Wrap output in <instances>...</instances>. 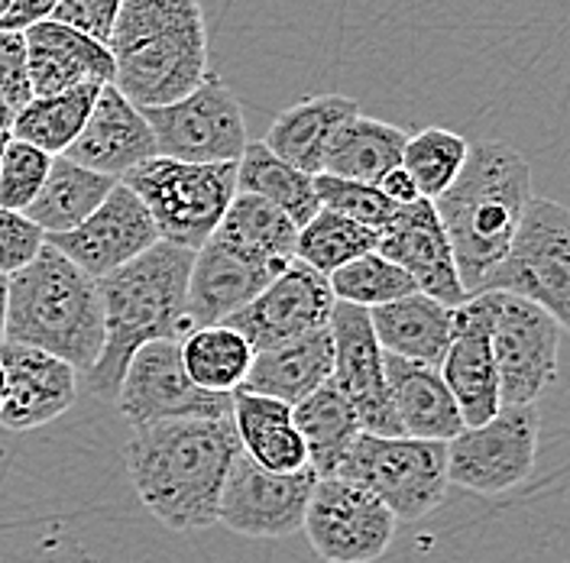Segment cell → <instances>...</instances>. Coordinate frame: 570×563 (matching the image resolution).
<instances>
[{"label":"cell","instance_id":"6da1fadb","mask_svg":"<svg viewBox=\"0 0 570 563\" xmlns=\"http://www.w3.org/2000/svg\"><path fill=\"white\" fill-rule=\"evenodd\" d=\"M240 441L230 418H166L134 427L124 447L130 483L173 531L217 525V498Z\"/></svg>","mask_w":570,"mask_h":563},{"label":"cell","instance_id":"7a4b0ae2","mask_svg":"<svg viewBox=\"0 0 570 563\" xmlns=\"http://www.w3.org/2000/svg\"><path fill=\"white\" fill-rule=\"evenodd\" d=\"M195 249L156 240L137 259L98 279L105 308V347L85 373L91 395L110 398L124 379L134 350L146 340H181L191 330L185 315L188 273Z\"/></svg>","mask_w":570,"mask_h":563},{"label":"cell","instance_id":"3957f363","mask_svg":"<svg viewBox=\"0 0 570 563\" xmlns=\"http://www.w3.org/2000/svg\"><path fill=\"white\" fill-rule=\"evenodd\" d=\"M532 198V169L505 142L466 149L458 178L431 201L454 249L463 292L473 295L509 247Z\"/></svg>","mask_w":570,"mask_h":563},{"label":"cell","instance_id":"277c9868","mask_svg":"<svg viewBox=\"0 0 570 563\" xmlns=\"http://www.w3.org/2000/svg\"><path fill=\"white\" fill-rule=\"evenodd\" d=\"M107 49L117 91L137 107L178 101L212 71L198 0H120Z\"/></svg>","mask_w":570,"mask_h":563},{"label":"cell","instance_id":"5b68a950","mask_svg":"<svg viewBox=\"0 0 570 563\" xmlns=\"http://www.w3.org/2000/svg\"><path fill=\"white\" fill-rule=\"evenodd\" d=\"M3 340L39 347L88 373L105 347L98 279L52 244H42L27 266L7 276Z\"/></svg>","mask_w":570,"mask_h":563},{"label":"cell","instance_id":"8992f818","mask_svg":"<svg viewBox=\"0 0 570 563\" xmlns=\"http://www.w3.org/2000/svg\"><path fill=\"white\" fill-rule=\"evenodd\" d=\"M120 181H127L146 205L159 240L198 249L237 191V162H185L156 152Z\"/></svg>","mask_w":570,"mask_h":563},{"label":"cell","instance_id":"52a82bcc","mask_svg":"<svg viewBox=\"0 0 570 563\" xmlns=\"http://www.w3.org/2000/svg\"><path fill=\"white\" fill-rule=\"evenodd\" d=\"M337 476L376 495L399 522H422L448 495V447L409 434L360 431Z\"/></svg>","mask_w":570,"mask_h":563},{"label":"cell","instance_id":"ba28073f","mask_svg":"<svg viewBox=\"0 0 570 563\" xmlns=\"http://www.w3.org/2000/svg\"><path fill=\"white\" fill-rule=\"evenodd\" d=\"M483 288L529 298L570 324V214L551 198H529L522 220Z\"/></svg>","mask_w":570,"mask_h":563},{"label":"cell","instance_id":"9c48e42d","mask_svg":"<svg viewBox=\"0 0 570 563\" xmlns=\"http://www.w3.org/2000/svg\"><path fill=\"white\" fill-rule=\"evenodd\" d=\"M541 418L534 405H499L483 424H463L444 441L448 480L466 493L497 498L519 490L538 460Z\"/></svg>","mask_w":570,"mask_h":563},{"label":"cell","instance_id":"30bf717a","mask_svg":"<svg viewBox=\"0 0 570 563\" xmlns=\"http://www.w3.org/2000/svg\"><path fill=\"white\" fill-rule=\"evenodd\" d=\"M142 113L159 156L185 162H237L249 142L244 107L212 71L178 101L142 107Z\"/></svg>","mask_w":570,"mask_h":563},{"label":"cell","instance_id":"8fae6325","mask_svg":"<svg viewBox=\"0 0 570 563\" xmlns=\"http://www.w3.org/2000/svg\"><path fill=\"white\" fill-rule=\"evenodd\" d=\"M493 292V359L502 405H534L558 376L564 324L529 298Z\"/></svg>","mask_w":570,"mask_h":563},{"label":"cell","instance_id":"7c38bea8","mask_svg":"<svg viewBox=\"0 0 570 563\" xmlns=\"http://www.w3.org/2000/svg\"><path fill=\"white\" fill-rule=\"evenodd\" d=\"M399 518L354 480L318 476L302 531L324 563H373L395 541Z\"/></svg>","mask_w":570,"mask_h":563},{"label":"cell","instance_id":"4fadbf2b","mask_svg":"<svg viewBox=\"0 0 570 563\" xmlns=\"http://www.w3.org/2000/svg\"><path fill=\"white\" fill-rule=\"evenodd\" d=\"M120 415L134 427L166 418H230L234 392H212L191 383L181 366L178 340L140 344L114 395Z\"/></svg>","mask_w":570,"mask_h":563},{"label":"cell","instance_id":"5bb4252c","mask_svg":"<svg viewBox=\"0 0 570 563\" xmlns=\"http://www.w3.org/2000/svg\"><path fill=\"white\" fill-rule=\"evenodd\" d=\"M315 480L312 466L276 473L237 451L220 486L217 522L244 537H292L302 531Z\"/></svg>","mask_w":570,"mask_h":563},{"label":"cell","instance_id":"9a60e30c","mask_svg":"<svg viewBox=\"0 0 570 563\" xmlns=\"http://www.w3.org/2000/svg\"><path fill=\"white\" fill-rule=\"evenodd\" d=\"M334 295L327 276L302 259H292L279 276L266 282L244 308H237L224 324L240 330L253 350H266L327 324Z\"/></svg>","mask_w":570,"mask_h":563},{"label":"cell","instance_id":"2e32d148","mask_svg":"<svg viewBox=\"0 0 570 563\" xmlns=\"http://www.w3.org/2000/svg\"><path fill=\"white\" fill-rule=\"evenodd\" d=\"M327 330L334 347L331 383L354 405L360 427L370 434H402L392 412L390 386L383 373V347L373 334L370 312L360 305L334 302Z\"/></svg>","mask_w":570,"mask_h":563},{"label":"cell","instance_id":"e0dca14e","mask_svg":"<svg viewBox=\"0 0 570 563\" xmlns=\"http://www.w3.org/2000/svg\"><path fill=\"white\" fill-rule=\"evenodd\" d=\"M156 240H159L156 224L127 181H114L105 201L78 227L46 237V244L66 253L75 266H81L95 279L137 259L142 249H149Z\"/></svg>","mask_w":570,"mask_h":563},{"label":"cell","instance_id":"ac0fdd59","mask_svg":"<svg viewBox=\"0 0 570 563\" xmlns=\"http://www.w3.org/2000/svg\"><path fill=\"white\" fill-rule=\"evenodd\" d=\"M490 330H493V292L483 288L466 295L454 308L451 344L438 363L441 379L448 383L461 408L463 424H483L502 405Z\"/></svg>","mask_w":570,"mask_h":563},{"label":"cell","instance_id":"d6986e66","mask_svg":"<svg viewBox=\"0 0 570 563\" xmlns=\"http://www.w3.org/2000/svg\"><path fill=\"white\" fill-rule=\"evenodd\" d=\"M376 253L402 266L412 276L415 288L438 298L441 305L458 308L466 298L454 249L448 244V234L428 198L395 208L390 224L376 230Z\"/></svg>","mask_w":570,"mask_h":563},{"label":"cell","instance_id":"ffe728a7","mask_svg":"<svg viewBox=\"0 0 570 563\" xmlns=\"http://www.w3.org/2000/svg\"><path fill=\"white\" fill-rule=\"evenodd\" d=\"M3 405L0 424L7 431H36L62 418L78 398V369L52 353L3 340Z\"/></svg>","mask_w":570,"mask_h":563},{"label":"cell","instance_id":"44dd1931","mask_svg":"<svg viewBox=\"0 0 570 563\" xmlns=\"http://www.w3.org/2000/svg\"><path fill=\"white\" fill-rule=\"evenodd\" d=\"M62 156L120 181L142 159L156 156V137L142 107L120 95L117 85H101L85 127Z\"/></svg>","mask_w":570,"mask_h":563},{"label":"cell","instance_id":"7402d4cb","mask_svg":"<svg viewBox=\"0 0 570 563\" xmlns=\"http://www.w3.org/2000/svg\"><path fill=\"white\" fill-rule=\"evenodd\" d=\"M33 95H56L78 85H114V56L105 42L59 20L23 30Z\"/></svg>","mask_w":570,"mask_h":563},{"label":"cell","instance_id":"603a6c76","mask_svg":"<svg viewBox=\"0 0 570 563\" xmlns=\"http://www.w3.org/2000/svg\"><path fill=\"white\" fill-rule=\"evenodd\" d=\"M383 373L402 434L425 441H451L463 427L461 408L441 379L438 366L383 350Z\"/></svg>","mask_w":570,"mask_h":563},{"label":"cell","instance_id":"cb8c5ba5","mask_svg":"<svg viewBox=\"0 0 570 563\" xmlns=\"http://www.w3.org/2000/svg\"><path fill=\"white\" fill-rule=\"evenodd\" d=\"M269 279H273V273L249 266L240 256H234L230 249H224L208 237L195 249V259H191L185 315L191 320V327L224 324Z\"/></svg>","mask_w":570,"mask_h":563},{"label":"cell","instance_id":"d4e9b609","mask_svg":"<svg viewBox=\"0 0 570 563\" xmlns=\"http://www.w3.org/2000/svg\"><path fill=\"white\" fill-rule=\"evenodd\" d=\"M295 234L298 227L279 208L249 191H234L227 211L214 227L212 240L249 266L279 276L295 259Z\"/></svg>","mask_w":570,"mask_h":563},{"label":"cell","instance_id":"484cf974","mask_svg":"<svg viewBox=\"0 0 570 563\" xmlns=\"http://www.w3.org/2000/svg\"><path fill=\"white\" fill-rule=\"evenodd\" d=\"M331 366H334V347H331V330L324 324L295 340L253 350L240 388L295 405L298 398H305L308 392H315L321 383L331 379Z\"/></svg>","mask_w":570,"mask_h":563},{"label":"cell","instance_id":"4316f807","mask_svg":"<svg viewBox=\"0 0 570 563\" xmlns=\"http://www.w3.org/2000/svg\"><path fill=\"white\" fill-rule=\"evenodd\" d=\"M370 324L386 353L438 366L451 344L454 308L441 305L425 292H409L402 298L370 308Z\"/></svg>","mask_w":570,"mask_h":563},{"label":"cell","instance_id":"83f0119b","mask_svg":"<svg viewBox=\"0 0 570 563\" xmlns=\"http://www.w3.org/2000/svg\"><path fill=\"white\" fill-rule=\"evenodd\" d=\"M230 422L237 431L240 451L266 470L292 473L308 466L302 434L292 422V405L273 395L234 388Z\"/></svg>","mask_w":570,"mask_h":563},{"label":"cell","instance_id":"f1b7e54d","mask_svg":"<svg viewBox=\"0 0 570 563\" xmlns=\"http://www.w3.org/2000/svg\"><path fill=\"white\" fill-rule=\"evenodd\" d=\"M356 110H360V105L354 98H344V95L305 98L298 105L285 107L283 113L273 120L263 142L288 166H295L308 176H318L327 142L337 134V127L344 120H351Z\"/></svg>","mask_w":570,"mask_h":563},{"label":"cell","instance_id":"f546056e","mask_svg":"<svg viewBox=\"0 0 570 563\" xmlns=\"http://www.w3.org/2000/svg\"><path fill=\"white\" fill-rule=\"evenodd\" d=\"M117 178L95 172L81 162H75L69 156H52L49 172L42 178L36 198L27 205V217L36 227L52 237V234H66L71 227H78L88 214L95 211L105 195L114 188Z\"/></svg>","mask_w":570,"mask_h":563},{"label":"cell","instance_id":"4dcf8cb0","mask_svg":"<svg viewBox=\"0 0 570 563\" xmlns=\"http://www.w3.org/2000/svg\"><path fill=\"white\" fill-rule=\"evenodd\" d=\"M292 422L302 434L305 460L318 476H334L341 460L347 457L356 434L363 431L354 405L344 398V392L331 379L321 383L315 392L298 398L292 405Z\"/></svg>","mask_w":570,"mask_h":563},{"label":"cell","instance_id":"1f68e13d","mask_svg":"<svg viewBox=\"0 0 570 563\" xmlns=\"http://www.w3.org/2000/svg\"><path fill=\"white\" fill-rule=\"evenodd\" d=\"M405 137H409L405 130L356 110L351 120H344L337 127V134L327 142L321 172L376 185L390 169L402 166Z\"/></svg>","mask_w":570,"mask_h":563},{"label":"cell","instance_id":"d6a6232c","mask_svg":"<svg viewBox=\"0 0 570 563\" xmlns=\"http://www.w3.org/2000/svg\"><path fill=\"white\" fill-rule=\"evenodd\" d=\"M237 191H249L302 227L318 211V195H315V176L288 166L279 159L266 142H247L240 159H237Z\"/></svg>","mask_w":570,"mask_h":563},{"label":"cell","instance_id":"836d02e7","mask_svg":"<svg viewBox=\"0 0 570 563\" xmlns=\"http://www.w3.org/2000/svg\"><path fill=\"white\" fill-rule=\"evenodd\" d=\"M101 85H78L56 95H33L27 105L13 113L10 137L33 142L49 156H62L85 127L91 105L98 98Z\"/></svg>","mask_w":570,"mask_h":563},{"label":"cell","instance_id":"e575fe53","mask_svg":"<svg viewBox=\"0 0 570 563\" xmlns=\"http://www.w3.org/2000/svg\"><path fill=\"white\" fill-rule=\"evenodd\" d=\"M181 366L191 376V383L212 392H234L240 388L244 376L253 359V347L240 330H234L230 324H205V327H191L181 340Z\"/></svg>","mask_w":570,"mask_h":563},{"label":"cell","instance_id":"d590c367","mask_svg":"<svg viewBox=\"0 0 570 563\" xmlns=\"http://www.w3.org/2000/svg\"><path fill=\"white\" fill-rule=\"evenodd\" d=\"M370 249H376V230L327 208H318L295 234V259L308 263L321 276H331L334 269Z\"/></svg>","mask_w":570,"mask_h":563},{"label":"cell","instance_id":"8d00e7d4","mask_svg":"<svg viewBox=\"0 0 570 563\" xmlns=\"http://www.w3.org/2000/svg\"><path fill=\"white\" fill-rule=\"evenodd\" d=\"M327 285H331L334 302L360 305L366 312L376 305H386L392 298H402L409 292H419L412 276L376 249H370L351 263H344L341 269H334L327 276Z\"/></svg>","mask_w":570,"mask_h":563},{"label":"cell","instance_id":"74e56055","mask_svg":"<svg viewBox=\"0 0 570 563\" xmlns=\"http://www.w3.org/2000/svg\"><path fill=\"white\" fill-rule=\"evenodd\" d=\"M470 142L461 134L431 127L422 134H409L402 146V169L412 176L419 195L434 201L461 172Z\"/></svg>","mask_w":570,"mask_h":563},{"label":"cell","instance_id":"f35d334b","mask_svg":"<svg viewBox=\"0 0 570 563\" xmlns=\"http://www.w3.org/2000/svg\"><path fill=\"white\" fill-rule=\"evenodd\" d=\"M315 195H318L321 208L344 214V217H351V220L370 227V230L386 227L390 217L395 214V205H392L390 198H386L376 185L354 181V178L318 172V176H315Z\"/></svg>","mask_w":570,"mask_h":563},{"label":"cell","instance_id":"ab89813d","mask_svg":"<svg viewBox=\"0 0 570 563\" xmlns=\"http://www.w3.org/2000/svg\"><path fill=\"white\" fill-rule=\"evenodd\" d=\"M52 156L42 152L33 142L17 140L0 149V208L7 211H27V205L36 198L42 178L49 172Z\"/></svg>","mask_w":570,"mask_h":563},{"label":"cell","instance_id":"60d3db41","mask_svg":"<svg viewBox=\"0 0 570 563\" xmlns=\"http://www.w3.org/2000/svg\"><path fill=\"white\" fill-rule=\"evenodd\" d=\"M42 244H46V234L27 214L0 208V276H10L20 266H27Z\"/></svg>","mask_w":570,"mask_h":563},{"label":"cell","instance_id":"b9f144b4","mask_svg":"<svg viewBox=\"0 0 570 563\" xmlns=\"http://www.w3.org/2000/svg\"><path fill=\"white\" fill-rule=\"evenodd\" d=\"M0 98L13 113L33 98L23 33H13V30H0Z\"/></svg>","mask_w":570,"mask_h":563},{"label":"cell","instance_id":"7bdbcfd3","mask_svg":"<svg viewBox=\"0 0 570 563\" xmlns=\"http://www.w3.org/2000/svg\"><path fill=\"white\" fill-rule=\"evenodd\" d=\"M117 10H120V0H59L52 10V20L69 23L75 30H81V33H88L91 39L107 46Z\"/></svg>","mask_w":570,"mask_h":563},{"label":"cell","instance_id":"ee69618b","mask_svg":"<svg viewBox=\"0 0 570 563\" xmlns=\"http://www.w3.org/2000/svg\"><path fill=\"white\" fill-rule=\"evenodd\" d=\"M59 0H10L3 20H0V30H13V33H23L27 27L42 23L52 17Z\"/></svg>","mask_w":570,"mask_h":563},{"label":"cell","instance_id":"f6af8a7d","mask_svg":"<svg viewBox=\"0 0 570 563\" xmlns=\"http://www.w3.org/2000/svg\"><path fill=\"white\" fill-rule=\"evenodd\" d=\"M376 188L390 198L395 208H399V205H412V201H419V198H422V195H419V188H415V181H412V176H409L402 166L390 169L386 176L376 181Z\"/></svg>","mask_w":570,"mask_h":563},{"label":"cell","instance_id":"bcb514c9","mask_svg":"<svg viewBox=\"0 0 570 563\" xmlns=\"http://www.w3.org/2000/svg\"><path fill=\"white\" fill-rule=\"evenodd\" d=\"M10 124H13V110L0 98V149L10 142Z\"/></svg>","mask_w":570,"mask_h":563},{"label":"cell","instance_id":"7dc6e473","mask_svg":"<svg viewBox=\"0 0 570 563\" xmlns=\"http://www.w3.org/2000/svg\"><path fill=\"white\" fill-rule=\"evenodd\" d=\"M3 317H7V276H0V344H3Z\"/></svg>","mask_w":570,"mask_h":563},{"label":"cell","instance_id":"c3c4849f","mask_svg":"<svg viewBox=\"0 0 570 563\" xmlns=\"http://www.w3.org/2000/svg\"><path fill=\"white\" fill-rule=\"evenodd\" d=\"M7 7H10V0H0V20H3V13H7Z\"/></svg>","mask_w":570,"mask_h":563},{"label":"cell","instance_id":"681fc988","mask_svg":"<svg viewBox=\"0 0 570 563\" xmlns=\"http://www.w3.org/2000/svg\"><path fill=\"white\" fill-rule=\"evenodd\" d=\"M0 405H3V366H0Z\"/></svg>","mask_w":570,"mask_h":563}]
</instances>
